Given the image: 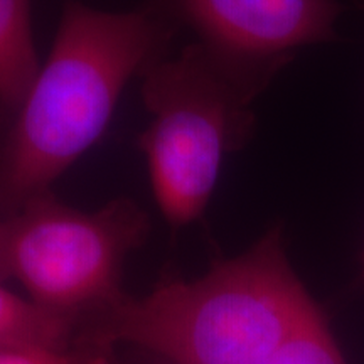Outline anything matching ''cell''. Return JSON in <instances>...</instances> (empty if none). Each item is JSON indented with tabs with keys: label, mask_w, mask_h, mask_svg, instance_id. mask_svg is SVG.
Returning a JSON list of instances; mask_svg holds the SVG:
<instances>
[{
	"label": "cell",
	"mask_w": 364,
	"mask_h": 364,
	"mask_svg": "<svg viewBox=\"0 0 364 364\" xmlns=\"http://www.w3.org/2000/svg\"><path fill=\"white\" fill-rule=\"evenodd\" d=\"M147 228L130 199L85 213L43 194L0 220V280L17 282L39 307L75 322L100 316L124 297V262Z\"/></svg>",
	"instance_id": "obj_4"
},
{
	"label": "cell",
	"mask_w": 364,
	"mask_h": 364,
	"mask_svg": "<svg viewBox=\"0 0 364 364\" xmlns=\"http://www.w3.org/2000/svg\"><path fill=\"white\" fill-rule=\"evenodd\" d=\"M142 75L152 118L136 145L147 159L162 216L172 228H184L203 216L226 156L247 139L250 107L262 90L223 66L203 44L177 58H157Z\"/></svg>",
	"instance_id": "obj_3"
},
{
	"label": "cell",
	"mask_w": 364,
	"mask_h": 364,
	"mask_svg": "<svg viewBox=\"0 0 364 364\" xmlns=\"http://www.w3.org/2000/svg\"><path fill=\"white\" fill-rule=\"evenodd\" d=\"M0 364H110L103 349L0 346Z\"/></svg>",
	"instance_id": "obj_9"
},
{
	"label": "cell",
	"mask_w": 364,
	"mask_h": 364,
	"mask_svg": "<svg viewBox=\"0 0 364 364\" xmlns=\"http://www.w3.org/2000/svg\"><path fill=\"white\" fill-rule=\"evenodd\" d=\"M75 321L0 285V346L71 348Z\"/></svg>",
	"instance_id": "obj_7"
},
{
	"label": "cell",
	"mask_w": 364,
	"mask_h": 364,
	"mask_svg": "<svg viewBox=\"0 0 364 364\" xmlns=\"http://www.w3.org/2000/svg\"><path fill=\"white\" fill-rule=\"evenodd\" d=\"M363 2H364V0H363Z\"/></svg>",
	"instance_id": "obj_11"
},
{
	"label": "cell",
	"mask_w": 364,
	"mask_h": 364,
	"mask_svg": "<svg viewBox=\"0 0 364 364\" xmlns=\"http://www.w3.org/2000/svg\"><path fill=\"white\" fill-rule=\"evenodd\" d=\"M363 273H364V257H363Z\"/></svg>",
	"instance_id": "obj_10"
},
{
	"label": "cell",
	"mask_w": 364,
	"mask_h": 364,
	"mask_svg": "<svg viewBox=\"0 0 364 364\" xmlns=\"http://www.w3.org/2000/svg\"><path fill=\"white\" fill-rule=\"evenodd\" d=\"M167 38L156 11L66 4L51 53L0 135V216L51 193L105 134L127 83L156 61Z\"/></svg>",
	"instance_id": "obj_1"
},
{
	"label": "cell",
	"mask_w": 364,
	"mask_h": 364,
	"mask_svg": "<svg viewBox=\"0 0 364 364\" xmlns=\"http://www.w3.org/2000/svg\"><path fill=\"white\" fill-rule=\"evenodd\" d=\"M318 307L277 226L199 279L124 295L98 316L95 341L136 346L167 364H260Z\"/></svg>",
	"instance_id": "obj_2"
},
{
	"label": "cell",
	"mask_w": 364,
	"mask_h": 364,
	"mask_svg": "<svg viewBox=\"0 0 364 364\" xmlns=\"http://www.w3.org/2000/svg\"><path fill=\"white\" fill-rule=\"evenodd\" d=\"M260 364H348L318 307Z\"/></svg>",
	"instance_id": "obj_8"
},
{
	"label": "cell",
	"mask_w": 364,
	"mask_h": 364,
	"mask_svg": "<svg viewBox=\"0 0 364 364\" xmlns=\"http://www.w3.org/2000/svg\"><path fill=\"white\" fill-rule=\"evenodd\" d=\"M39 68L31 0H0V135L19 110Z\"/></svg>",
	"instance_id": "obj_6"
},
{
	"label": "cell",
	"mask_w": 364,
	"mask_h": 364,
	"mask_svg": "<svg viewBox=\"0 0 364 364\" xmlns=\"http://www.w3.org/2000/svg\"><path fill=\"white\" fill-rule=\"evenodd\" d=\"M223 66L265 90L295 53L336 38L339 0H166Z\"/></svg>",
	"instance_id": "obj_5"
}]
</instances>
